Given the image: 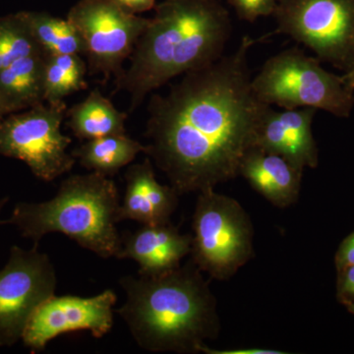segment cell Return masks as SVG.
<instances>
[{"label":"cell","instance_id":"cell-1","mask_svg":"<svg viewBox=\"0 0 354 354\" xmlns=\"http://www.w3.org/2000/svg\"><path fill=\"white\" fill-rule=\"evenodd\" d=\"M255 41L202 68L184 74L148 106L146 155L179 195L199 193L239 176L271 106L258 99L248 53Z\"/></svg>","mask_w":354,"mask_h":354},{"label":"cell","instance_id":"cell-2","mask_svg":"<svg viewBox=\"0 0 354 354\" xmlns=\"http://www.w3.org/2000/svg\"><path fill=\"white\" fill-rule=\"evenodd\" d=\"M232 20L218 0H165L155 7L129 65L114 79L130 97L129 113L172 79L223 57Z\"/></svg>","mask_w":354,"mask_h":354},{"label":"cell","instance_id":"cell-3","mask_svg":"<svg viewBox=\"0 0 354 354\" xmlns=\"http://www.w3.org/2000/svg\"><path fill=\"white\" fill-rule=\"evenodd\" d=\"M190 260L158 276H125L124 304L116 310L139 348L151 353H199L220 334L216 301Z\"/></svg>","mask_w":354,"mask_h":354},{"label":"cell","instance_id":"cell-4","mask_svg":"<svg viewBox=\"0 0 354 354\" xmlns=\"http://www.w3.org/2000/svg\"><path fill=\"white\" fill-rule=\"evenodd\" d=\"M120 196L111 177L91 171L72 174L46 202H19L3 225L39 244L50 234H62L104 259L115 257L121 239L116 225Z\"/></svg>","mask_w":354,"mask_h":354},{"label":"cell","instance_id":"cell-5","mask_svg":"<svg viewBox=\"0 0 354 354\" xmlns=\"http://www.w3.org/2000/svg\"><path fill=\"white\" fill-rule=\"evenodd\" d=\"M252 86L260 101L283 109L312 108L348 118L354 106V90L344 76L324 69L319 58L298 48L269 58Z\"/></svg>","mask_w":354,"mask_h":354},{"label":"cell","instance_id":"cell-6","mask_svg":"<svg viewBox=\"0 0 354 354\" xmlns=\"http://www.w3.org/2000/svg\"><path fill=\"white\" fill-rule=\"evenodd\" d=\"M191 260L211 278L225 281L253 257V225L243 207L215 188L198 193Z\"/></svg>","mask_w":354,"mask_h":354},{"label":"cell","instance_id":"cell-7","mask_svg":"<svg viewBox=\"0 0 354 354\" xmlns=\"http://www.w3.org/2000/svg\"><path fill=\"white\" fill-rule=\"evenodd\" d=\"M64 101L38 104L0 120V156L24 162L41 180L68 174L77 162L68 153L72 140L62 131L66 120Z\"/></svg>","mask_w":354,"mask_h":354},{"label":"cell","instance_id":"cell-8","mask_svg":"<svg viewBox=\"0 0 354 354\" xmlns=\"http://www.w3.org/2000/svg\"><path fill=\"white\" fill-rule=\"evenodd\" d=\"M278 32L348 72L354 66V0H277Z\"/></svg>","mask_w":354,"mask_h":354},{"label":"cell","instance_id":"cell-9","mask_svg":"<svg viewBox=\"0 0 354 354\" xmlns=\"http://www.w3.org/2000/svg\"><path fill=\"white\" fill-rule=\"evenodd\" d=\"M66 18L82 37L88 68L106 81L123 73L125 60L151 20L127 12L111 0H79Z\"/></svg>","mask_w":354,"mask_h":354},{"label":"cell","instance_id":"cell-10","mask_svg":"<svg viewBox=\"0 0 354 354\" xmlns=\"http://www.w3.org/2000/svg\"><path fill=\"white\" fill-rule=\"evenodd\" d=\"M32 248H10L8 262L0 270V348L22 339L30 319L55 295L57 278L48 254Z\"/></svg>","mask_w":354,"mask_h":354},{"label":"cell","instance_id":"cell-11","mask_svg":"<svg viewBox=\"0 0 354 354\" xmlns=\"http://www.w3.org/2000/svg\"><path fill=\"white\" fill-rule=\"evenodd\" d=\"M116 301L111 288L92 297L53 295L36 310L21 341L32 353H41L53 339L68 333L88 330L101 339L113 329Z\"/></svg>","mask_w":354,"mask_h":354},{"label":"cell","instance_id":"cell-12","mask_svg":"<svg viewBox=\"0 0 354 354\" xmlns=\"http://www.w3.org/2000/svg\"><path fill=\"white\" fill-rule=\"evenodd\" d=\"M316 111L312 108L277 111L271 106L261 120L254 147L285 158L301 171L316 169L318 148L312 132Z\"/></svg>","mask_w":354,"mask_h":354},{"label":"cell","instance_id":"cell-13","mask_svg":"<svg viewBox=\"0 0 354 354\" xmlns=\"http://www.w3.org/2000/svg\"><path fill=\"white\" fill-rule=\"evenodd\" d=\"M118 259L135 261L139 274L158 276L180 267L181 260L190 255L192 234H183L171 223L142 225L138 230L124 232Z\"/></svg>","mask_w":354,"mask_h":354},{"label":"cell","instance_id":"cell-14","mask_svg":"<svg viewBox=\"0 0 354 354\" xmlns=\"http://www.w3.org/2000/svg\"><path fill=\"white\" fill-rule=\"evenodd\" d=\"M125 192L118 209V221H135L141 225H164L178 206L179 194L171 185L156 178L151 158L128 167Z\"/></svg>","mask_w":354,"mask_h":354},{"label":"cell","instance_id":"cell-15","mask_svg":"<svg viewBox=\"0 0 354 354\" xmlns=\"http://www.w3.org/2000/svg\"><path fill=\"white\" fill-rule=\"evenodd\" d=\"M302 174L285 158L255 147L244 156L239 169V176L251 187L279 208H286L297 201Z\"/></svg>","mask_w":354,"mask_h":354},{"label":"cell","instance_id":"cell-16","mask_svg":"<svg viewBox=\"0 0 354 354\" xmlns=\"http://www.w3.org/2000/svg\"><path fill=\"white\" fill-rule=\"evenodd\" d=\"M127 113L118 111L99 88L67 109L66 125L81 141L127 134Z\"/></svg>","mask_w":354,"mask_h":354},{"label":"cell","instance_id":"cell-17","mask_svg":"<svg viewBox=\"0 0 354 354\" xmlns=\"http://www.w3.org/2000/svg\"><path fill=\"white\" fill-rule=\"evenodd\" d=\"M44 68L46 55L36 53L0 71V95L11 113L44 102Z\"/></svg>","mask_w":354,"mask_h":354},{"label":"cell","instance_id":"cell-18","mask_svg":"<svg viewBox=\"0 0 354 354\" xmlns=\"http://www.w3.org/2000/svg\"><path fill=\"white\" fill-rule=\"evenodd\" d=\"M145 151V145L122 134L85 141L72 155L88 171L113 177Z\"/></svg>","mask_w":354,"mask_h":354},{"label":"cell","instance_id":"cell-19","mask_svg":"<svg viewBox=\"0 0 354 354\" xmlns=\"http://www.w3.org/2000/svg\"><path fill=\"white\" fill-rule=\"evenodd\" d=\"M44 55H85L80 32L67 18L46 12H23Z\"/></svg>","mask_w":354,"mask_h":354},{"label":"cell","instance_id":"cell-20","mask_svg":"<svg viewBox=\"0 0 354 354\" xmlns=\"http://www.w3.org/2000/svg\"><path fill=\"white\" fill-rule=\"evenodd\" d=\"M88 65L81 55H46L44 102L57 104L88 88Z\"/></svg>","mask_w":354,"mask_h":354},{"label":"cell","instance_id":"cell-21","mask_svg":"<svg viewBox=\"0 0 354 354\" xmlns=\"http://www.w3.org/2000/svg\"><path fill=\"white\" fill-rule=\"evenodd\" d=\"M43 53L24 13L0 18V71L20 58Z\"/></svg>","mask_w":354,"mask_h":354},{"label":"cell","instance_id":"cell-22","mask_svg":"<svg viewBox=\"0 0 354 354\" xmlns=\"http://www.w3.org/2000/svg\"><path fill=\"white\" fill-rule=\"evenodd\" d=\"M241 20L254 22L260 17L272 15L277 0H227Z\"/></svg>","mask_w":354,"mask_h":354},{"label":"cell","instance_id":"cell-23","mask_svg":"<svg viewBox=\"0 0 354 354\" xmlns=\"http://www.w3.org/2000/svg\"><path fill=\"white\" fill-rule=\"evenodd\" d=\"M337 297L344 304L354 302V265L339 271Z\"/></svg>","mask_w":354,"mask_h":354},{"label":"cell","instance_id":"cell-24","mask_svg":"<svg viewBox=\"0 0 354 354\" xmlns=\"http://www.w3.org/2000/svg\"><path fill=\"white\" fill-rule=\"evenodd\" d=\"M335 265L337 271L354 265V232L342 241L335 255Z\"/></svg>","mask_w":354,"mask_h":354},{"label":"cell","instance_id":"cell-25","mask_svg":"<svg viewBox=\"0 0 354 354\" xmlns=\"http://www.w3.org/2000/svg\"><path fill=\"white\" fill-rule=\"evenodd\" d=\"M200 353L208 354H286L285 351H277V349L261 348H242L234 349H213L204 344L200 348Z\"/></svg>","mask_w":354,"mask_h":354},{"label":"cell","instance_id":"cell-26","mask_svg":"<svg viewBox=\"0 0 354 354\" xmlns=\"http://www.w3.org/2000/svg\"><path fill=\"white\" fill-rule=\"evenodd\" d=\"M111 1L127 12L135 14V15L152 10L156 7V0H111Z\"/></svg>","mask_w":354,"mask_h":354},{"label":"cell","instance_id":"cell-27","mask_svg":"<svg viewBox=\"0 0 354 354\" xmlns=\"http://www.w3.org/2000/svg\"><path fill=\"white\" fill-rule=\"evenodd\" d=\"M11 114V111L7 108L6 102L2 100L1 95H0V120H3L6 116Z\"/></svg>","mask_w":354,"mask_h":354},{"label":"cell","instance_id":"cell-28","mask_svg":"<svg viewBox=\"0 0 354 354\" xmlns=\"http://www.w3.org/2000/svg\"><path fill=\"white\" fill-rule=\"evenodd\" d=\"M344 78L346 79V82L348 85L354 90V66L344 75Z\"/></svg>","mask_w":354,"mask_h":354},{"label":"cell","instance_id":"cell-29","mask_svg":"<svg viewBox=\"0 0 354 354\" xmlns=\"http://www.w3.org/2000/svg\"><path fill=\"white\" fill-rule=\"evenodd\" d=\"M8 197H3L0 199V214H1L2 209H3V207L6 206L7 202H8ZM3 225V221L0 220V225Z\"/></svg>","mask_w":354,"mask_h":354},{"label":"cell","instance_id":"cell-30","mask_svg":"<svg viewBox=\"0 0 354 354\" xmlns=\"http://www.w3.org/2000/svg\"><path fill=\"white\" fill-rule=\"evenodd\" d=\"M346 306H348V311L354 315V302H353V304H346Z\"/></svg>","mask_w":354,"mask_h":354}]
</instances>
